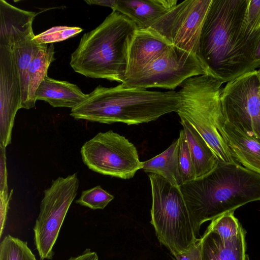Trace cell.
<instances>
[{"mask_svg":"<svg viewBox=\"0 0 260 260\" xmlns=\"http://www.w3.org/2000/svg\"><path fill=\"white\" fill-rule=\"evenodd\" d=\"M87 96L75 84L47 76L39 86L35 99L36 101H44L53 107L72 109L81 104Z\"/></svg>","mask_w":260,"mask_h":260,"instance_id":"18","label":"cell"},{"mask_svg":"<svg viewBox=\"0 0 260 260\" xmlns=\"http://www.w3.org/2000/svg\"><path fill=\"white\" fill-rule=\"evenodd\" d=\"M181 101L178 91L174 90L151 91L122 83L112 87L99 85L81 104L71 109L70 115L76 119L102 123L139 124L176 112Z\"/></svg>","mask_w":260,"mask_h":260,"instance_id":"3","label":"cell"},{"mask_svg":"<svg viewBox=\"0 0 260 260\" xmlns=\"http://www.w3.org/2000/svg\"><path fill=\"white\" fill-rule=\"evenodd\" d=\"M180 120L194 167L196 178H199L212 170L218 161L197 131L186 121Z\"/></svg>","mask_w":260,"mask_h":260,"instance_id":"20","label":"cell"},{"mask_svg":"<svg viewBox=\"0 0 260 260\" xmlns=\"http://www.w3.org/2000/svg\"><path fill=\"white\" fill-rule=\"evenodd\" d=\"M252 63L255 70L260 67V37L256 46L252 57Z\"/></svg>","mask_w":260,"mask_h":260,"instance_id":"31","label":"cell"},{"mask_svg":"<svg viewBox=\"0 0 260 260\" xmlns=\"http://www.w3.org/2000/svg\"><path fill=\"white\" fill-rule=\"evenodd\" d=\"M179 145L178 138L166 150L143 161V171L149 174L158 175L172 185L180 186L182 181L178 162Z\"/></svg>","mask_w":260,"mask_h":260,"instance_id":"19","label":"cell"},{"mask_svg":"<svg viewBox=\"0 0 260 260\" xmlns=\"http://www.w3.org/2000/svg\"><path fill=\"white\" fill-rule=\"evenodd\" d=\"M172 47L149 29H137L128 51L126 75L143 68Z\"/></svg>","mask_w":260,"mask_h":260,"instance_id":"14","label":"cell"},{"mask_svg":"<svg viewBox=\"0 0 260 260\" xmlns=\"http://www.w3.org/2000/svg\"><path fill=\"white\" fill-rule=\"evenodd\" d=\"M77 173L58 177L44 191L33 231L34 244L41 260H52L54 246L79 188Z\"/></svg>","mask_w":260,"mask_h":260,"instance_id":"7","label":"cell"},{"mask_svg":"<svg viewBox=\"0 0 260 260\" xmlns=\"http://www.w3.org/2000/svg\"><path fill=\"white\" fill-rule=\"evenodd\" d=\"M80 154L90 170L122 179L133 178L143 167L135 145L112 130L100 132L85 142Z\"/></svg>","mask_w":260,"mask_h":260,"instance_id":"8","label":"cell"},{"mask_svg":"<svg viewBox=\"0 0 260 260\" xmlns=\"http://www.w3.org/2000/svg\"><path fill=\"white\" fill-rule=\"evenodd\" d=\"M21 104L16 59L7 37L0 32V145L5 148L11 142L15 117Z\"/></svg>","mask_w":260,"mask_h":260,"instance_id":"13","label":"cell"},{"mask_svg":"<svg viewBox=\"0 0 260 260\" xmlns=\"http://www.w3.org/2000/svg\"><path fill=\"white\" fill-rule=\"evenodd\" d=\"M137 29L128 17L112 11L98 27L83 34L71 54L70 66L87 77L123 83L129 47Z\"/></svg>","mask_w":260,"mask_h":260,"instance_id":"4","label":"cell"},{"mask_svg":"<svg viewBox=\"0 0 260 260\" xmlns=\"http://www.w3.org/2000/svg\"><path fill=\"white\" fill-rule=\"evenodd\" d=\"M82 31L80 27L54 26L35 36L33 40L38 44H53L75 37Z\"/></svg>","mask_w":260,"mask_h":260,"instance_id":"27","label":"cell"},{"mask_svg":"<svg viewBox=\"0 0 260 260\" xmlns=\"http://www.w3.org/2000/svg\"><path fill=\"white\" fill-rule=\"evenodd\" d=\"M225 120L260 142V79L257 70L228 82L220 96Z\"/></svg>","mask_w":260,"mask_h":260,"instance_id":"10","label":"cell"},{"mask_svg":"<svg viewBox=\"0 0 260 260\" xmlns=\"http://www.w3.org/2000/svg\"><path fill=\"white\" fill-rule=\"evenodd\" d=\"M212 1L186 0L177 4L147 29L171 46L197 55L202 28Z\"/></svg>","mask_w":260,"mask_h":260,"instance_id":"11","label":"cell"},{"mask_svg":"<svg viewBox=\"0 0 260 260\" xmlns=\"http://www.w3.org/2000/svg\"><path fill=\"white\" fill-rule=\"evenodd\" d=\"M222 84L207 74L187 79L180 85L178 92L181 101L176 112L201 136L218 161L234 164L237 162L223 129L226 120L220 100Z\"/></svg>","mask_w":260,"mask_h":260,"instance_id":"5","label":"cell"},{"mask_svg":"<svg viewBox=\"0 0 260 260\" xmlns=\"http://www.w3.org/2000/svg\"><path fill=\"white\" fill-rule=\"evenodd\" d=\"M176 0H116L112 11L131 19L139 29H147L177 4Z\"/></svg>","mask_w":260,"mask_h":260,"instance_id":"15","label":"cell"},{"mask_svg":"<svg viewBox=\"0 0 260 260\" xmlns=\"http://www.w3.org/2000/svg\"><path fill=\"white\" fill-rule=\"evenodd\" d=\"M179 187L197 238L204 222L260 201V175L237 162L218 161L210 172Z\"/></svg>","mask_w":260,"mask_h":260,"instance_id":"1","label":"cell"},{"mask_svg":"<svg viewBox=\"0 0 260 260\" xmlns=\"http://www.w3.org/2000/svg\"><path fill=\"white\" fill-rule=\"evenodd\" d=\"M180 141L178 154L179 170L182 183L189 182L196 178L194 167L185 136L183 129L179 133Z\"/></svg>","mask_w":260,"mask_h":260,"instance_id":"26","label":"cell"},{"mask_svg":"<svg viewBox=\"0 0 260 260\" xmlns=\"http://www.w3.org/2000/svg\"><path fill=\"white\" fill-rule=\"evenodd\" d=\"M173 260H203L202 238H198L185 251L173 256Z\"/></svg>","mask_w":260,"mask_h":260,"instance_id":"28","label":"cell"},{"mask_svg":"<svg viewBox=\"0 0 260 260\" xmlns=\"http://www.w3.org/2000/svg\"><path fill=\"white\" fill-rule=\"evenodd\" d=\"M223 129L235 160L260 175V142L226 120Z\"/></svg>","mask_w":260,"mask_h":260,"instance_id":"16","label":"cell"},{"mask_svg":"<svg viewBox=\"0 0 260 260\" xmlns=\"http://www.w3.org/2000/svg\"><path fill=\"white\" fill-rule=\"evenodd\" d=\"M88 5H95L110 7L113 9L116 4V0H89L85 1Z\"/></svg>","mask_w":260,"mask_h":260,"instance_id":"30","label":"cell"},{"mask_svg":"<svg viewBox=\"0 0 260 260\" xmlns=\"http://www.w3.org/2000/svg\"><path fill=\"white\" fill-rule=\"evenodd\" d=\"M34 12L18 8L5 0L0 1V32L8 40L17 63L22 92V108L27 109L28 69L44 44L36 43L32 22Z\"/></svg>","mask_w":260,"mask_h":260,"instance_id":"12","label":"cell"},{"mask_svg":"<svg viewBox=\"0 0 260 260\" xmlns=\"http://www.w3.org/2000/svg\"><path fill=\"white\" fill-rule=\"evenodd\" d=\"M257 72H258V74L259 79H260V67H259V69L258 70H257Z\"/></svg>","mask_w":260,"mask_h":260,"instance_id":"32","label":"cell"},{"mask_svg":"<svg viewBox=\"0 0 260 260\" xmlns=\"http://www.w3.org/2000/svg\"><path fill=\"white\" fill-rule=\"evenodd\" d=\"M238 36L244 55L254 70L252 57L260 37V0H247Z\"/></svg>","mask_w":260,"mask_h":260,"instance_id":"21","label":"cell"},{"mask_svg":"<svg viewBox=\"0 0 260 260\" xmlns=\"http://www.w3.org/2000/svg\"><path fill=\"white\" fill-rule=\"evenodd\" d=\"M207 74L196 55L172 46L140 70L125 76L123 85L174 90L187 79Z\"/></svg>","mask_w":260,"mask_h":260,"instance_id":"9","label":"cell"},{"mask_svg":"<svg viewBox=\"0 0 260 260\" xmlns=\"http://www.w3.org/2000/svg\"><path fill=\"white\" fill-rule=\"evenodd\" d=\"M99 257L97 253L92 251L90 248H86L80 255L73 257L71 256L67 260H98Z\"/></svg>","mask_w":260,"mask_h":260,"instance_id":"29","label":"cell"},{"mask_svg":"<svg viewBox=\"0 0 260 260\" xmlns=\"http://www.w3.org/2000/svg\"><path fill=\"white\" fill-rule=\"evenodd\" d=\"M234 213L226 212L213 219L206 230L217 233L223 241L231 240L242 228Z\"/></svg>","mask_w":260,"mask_h":260,"instance_id":"24","label":"cell"},{"mask_svg":"<svg viewBox=\"0 0 260 260\" xmlns=\"http://www.w3.org/2000/svg\"><path fill=\"white\" fill-rule=\"evenodd\" d=\"M247 5V0H212L202 28L197 57L206 74L222 83L254 70L239 41Z\"/></svg>","mask_w":260,"mask_h":260,"instance_id":"2","label":"cell"},{"mask_svg":"<svg viewBox=\"0 0 260 260\" xmlns=\"http://www.w3.org/2000/svg\"><path fill=\"white\" fill-rule=\"evenodd\" d=\"M53 44H44L31 61L28 69L27 109L35 107L36 92L47 76L48 68L55 59Z\"/></svg>","mask_w":260,"mask_h":260,"instance_id":"22","label":"cell"},{"mask_svg":"<svg viewBox=\"0 0 260 260\" xmlns=\"http://www.w3.org/2000/svg\"><path fill=\"white\" fill-rule=\"evenodd\" d=\"M0 260H37L27 243L6 235L0 243Z\"/></svg>","mask_w":260,"mask_h":260,"instance_id":"23","label":"cell"},{"mask_svg":"<svg viewBox=\"0 0 260 260\" xmlns=\"http://www.w3.org/2000/svg\"><path fill=\"white\" fill-rule=\"evenodd\" d=\"M201 238L203 260H249L243 228L228 241L222 240L217 233L207 230Z\"/></svg>","mask_w":260,"mask_h":260,"instance_id":"17","label":"cell"},{"mask_svg":"<svg viewBox=\"0 0 260 260\" xmlns=\"http://www.w3.org/2000/svg\"><path fill=\"white\" fill-rule=\"evenodd\" d=\"M148 176L152 193L150 223L159 243L175 256L187 250L198 238L179 186L157 174Z\"/></svg>","mask_w":260,"mask_h":260,"instance_id":"6","label":"cell"},{"mask_svg":"<svg viewBox=\"0 0 260 260\" xmlns=\"http://www.w3.org/2000/svg\"><path fill=\"white\" fill-rule=\"evenodd\" d=\"M114 198L113 195L98 185L83 191L75 203L92 210L103 209Z\"/></svg>","mask_w":260,"mask_h":260,"instance_id":"25","label":"cell"}]
</instances>
